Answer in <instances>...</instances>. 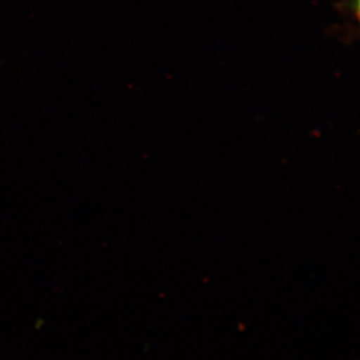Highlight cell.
<instances>
[{
	"label": "cell",
	"mask_w": 360,
	"mask_h": 360,
	"mask_svg": "<svg viewBox=\"0 0 360 360\" xmlns=\"http://www.w3.org/2000/svg\"><path fill=\"white\" fill-rule=\"evenodd\" d=\"M359 10H360V0H359Z\"/></svg>",
	"instance_id": "obj_1"
}]
</instances>
